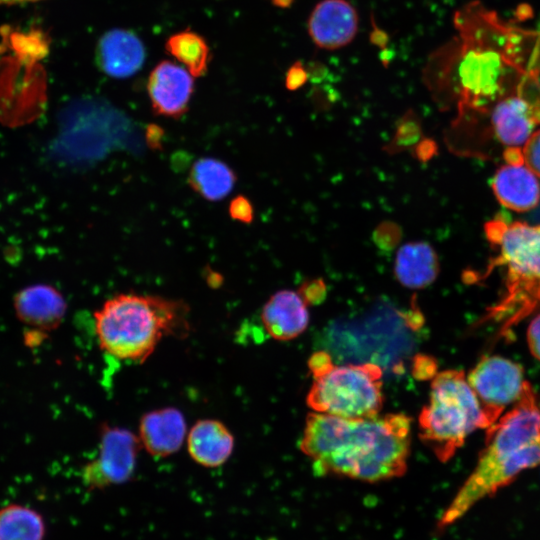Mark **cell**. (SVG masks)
<instances>
[{
  "label": "cell",
  "mask_w": 540,
  "mask_h": 540,
  "mask_svg": "<svg viewBox=\"0 0 540 540\" xmlns=\"http://www.w3.org/2000/svg\"><path fill=\"white\" fill-rule=\"evenodd\" d=\"M484 230L497 251L487 273L496 267L504 269V292L487 309L483 321L501 322L500 336L508 337L512 327L540 304V224L496 217Z\"/></svg>",
  "instance_id": "obj_5"
},
{
  "label": "cell",
  "mask_w": 540,
  "mask_h": 540,
  "mask_svg": "<svg viewBox=\"0 0 540 540\" xmlns=\"http://www.w3.org/2000/svg\"><path fill=\"white\" fill-rule=\"evenodd\" d=\"M185 442L194 462L207 468H216L230 458L235 439L222 421L205 418L190 427Z\"/></svg>",
  "instance_id": "obj_17"
},
{
  "label": "cell",
  "mask_w": 540,
  "mask_h": 540,
  "mask_svg": "<svg viewBox=\"0 0 540 540\" xmlns=\"http://www.w3.org/2000/svg\"><path fill=\"white\" fill-rule=\"evenodd\" d=\"M306 79L307 74L305 70L299 65H294L288 71L286 77V87L289 90H296L304 85Z\"/></svg>",
  "instance_id": "obj_32"
},
{
  "label": "cell",
  "mask_w": 540,
  "mask_h": 540,
  "mask_svg": "<svg viewBox=\"0 0 540 540\" xmlns=\"http://www.w3.org/2000/svg\"><path fill=\"white\" fill-rule=\"evenodd\" d=\"M163 131L158 126H150L147 131L148 144L153 148H158L162 139Z\"/></svg>",
  "instance_id": "obj_34"
},
{
  "label": "cell",
  "mask_w": 540,
  "mask_h": 540,
  "mask_svg": "<svg viewBox=\"0 0 540 540\" xmlns=\"http://www.w3.org/2000/svg\"><path fill=\"white\" fill-rule=\"evenodd\" d=\"M396 280L409 289H424L439 275L440 264L433 246L426 241L407 242L397 253L394 263Z\"/></svg>",
  "instance_id": "obj_19"
},
{
  "label": "cell",
  "mask_w": 540,
  "mask_h": 540,
  "mask_svg": "<svg viewBox=\"0 0 540 540\" xmlns=\"http://www.w3.org/2000/svg\"><path fill=\"white\" fill-rule=\"evenodd\" d=\"M527 342L531 354L540 361V313L532 319L528 326Z\"/></svg>",
  "instance_id": "obj_30"
},
{
  "label": "cell",
  "mask_w": 540,
  "mask_h": 540,
  "mask_svg": "<svg viewBox=\"0 0 540 540\" xmlns=\"http://www.w3.org/2000/svg\"><path fill=\"white\" fill-rule=\"evenodd\" d=\"M141 448L136 434L118 426L103 425L96 456L83 469V480L91 488L124 483L134 473Z\"/></svg>",
  "instance_id": "obj_9"
},
{
  "label": "cell",
  "mask_w": 540,
  "mask_h": 540,
  "mask_svg": "<svg viewBox=\"0 0 540 540\" xmlns=\"http://www.w3.org/2000/svg\"><path fill=\"white\" fill-rule=\"evenodd\" d=\"M42 517L21 505H8L0 509V540H42Z\"/></svg>",
  "instance_id": "obj_22"
},
{
  "label": "cell",
  "mask_w": 540,
  "mask_h": 540,
  "mask_svg": "<svg viewBox=\"0 0 540 540\" xmlns=\"http://www.w3.org/2000/svg\"><path fill=\"white\" fill-rule=\"evenodd\" d=\"M492 130L506 147H520L540 124V106L514 94L500 99L492 107Z\"/></svg>",
  "instance_id": "obj_15"
},
{
  "label": "cell",
  "mask_w": 540,
  "mask_h": 540,
  "mask_svg": "<svg viewBox=\"0 0 540 540\" xmlns=\"http://www.w3.org/2000/svg\"><path fill=\"white\" fill-rule=\"evenodd\" d=\"M418 427L420 440L441 462L452 458L473 431L489 427L462 370H444L432 378Z\"/></svg>",
  "instance_id": "obj_6"
},
{
  "label": "cell",
  "mask_w": 540,
  "mask_h": 540,
  "mask_svg": "<svg viewBox=\"0 0 540 540\" xmlns=\"http://www.w3.org/2000/svg\"><path fill=\"white\" fill-rule=\"evenodd\" d=\"M18 319L29 327L45 333L59 327L67 303L62 293L52 285L38 283L19 290L13 298Z\"/></svg>",
  "instance_id": "obj_14"
},
{
  "label": "cell",
  "mask_w": 540,
  "mask_h": 540,
  "mask_svg": "<svg viewBox=\"0 0 540 540\" xmlns=\"http://www.w3.org/2000/svg\"><path fill=\"white\" fill-rule=\"evenodd\" d=\"M166 51L194 77L208 69L210 50L206 40L190 29L172 34L165 43Z\"/></svg>",
  "instance_id": "obj_21"
},
{
  "label": "cell",
  "mask_w": 540,
  "mask_h": 540,
  "mask_svg": "<svg viewBox=\"0 0 540 540\" xmlns=\"http://www.w3.org/2000/svg\"><path fill=\"white\" fill-rule=\"evenodd\" d=\"M382 369L374 363L334 364L313 377L306 403L313 412L358 419L380 414L384 404Z\"/></svg>",
  "instance_id": "obj_7"
},
{
  "label": "cell",
  "mask_w": 540,
  "mask_h": 540,
  "mask_svg": "<svg viewBox=\"0 0 540 540\" xmlns=\"http://www.w3.org/2000/svg\"><path fill=\"white\" fill-rule=\"evenodd\" d=\"M411 446V418L389 413L349 419L309 413L300 450L316 472L365 482L402 476Z\"/></svg>",
  "instance_id": "obj_2"
},
{
  "label": "cell",
  "mask_w": 540,
  "mask_h": 540,
  "mask_svg": "<svg viewBox=\"0 0 540 540\" xmlns=\"http://www.w3.org/2000/svg\"><path fill=\"white\" fill-rule=\"evenodd\" d=\"M333 365L331 356L323 351L314 353L308 360V366L312 376H317Z\"/></svg>",
  "instance_id": "obj_31"
},
{
  "label": "cell",
  "mask_w": 540,
  "mask_h": 540,
  "mask_svg": "<svg viewBox=\"0 0 540 540\" xmlns=\"http://www.w3.org/2000/svg\"><path fill=\"white\" fill-rule=\"evenodd\" d=\"M491 426L520 398L526 384L523 367L499 355H485L466 376Z\"/></svg>",
  "instance_id": "obj_8"
},
{
  "label": "cell",
  "mask_w": 540,
  "mask_h": 540,
  "mask_svg": "<svg viewBox=\"0 0 540 540\" xmlns=\"http://www.w3.org/2000/svg\"><path fill=\"white\" fill-rule=\"evenodd\" d=\"M411 155L418 161L425 163L431 160L438 152L437 143L428 137H423L411 150Z\"/></svg>",
  "instance_id": "obj_28"
},
{
  "label": "cell",
  "mask_w": 540,
  "mask_h": 540,
  "mask_svg": "<svg viewBox=\"0 0 540 540\" xmlns=\"http://www.w3.org/2000/svg\"><path fill=\"white\" fill-rule=\"evenodd\" d=\"M95 57L103 73L112 78L124 79L142 68L146 50L136 33L124 28H113L99 38Z\"/></svg>",
  "instance_id": "obj_12"
},
{
  "label": "cell",
  "mask_w": 540,
  "mask_h": 540,
  "mask_svg": "<svg viewBox=\"0 0 540 540\" xmlns=\"http://www.w3.org/2000/svg\"><path fill=\"white\" fill-rule=\"evenodd\" d=\"M188 430L183 413L175 407H162L144 413L139 420L141 448L153 457L176 453L186 441Z\"/></svg>",
  "instance_id": "obj_13"
},
{
  "label": "cell",
  "mask_w": 540,
  "mask_h": 540,
  "mask_svg": "<svg viewBox=\"0 0 540 540\" xmlns=\"http://www.w3.org/2000/svg\"><path fill=\"white\" fill-rule=\"evenodd\" d=\"M540 466V402L526 382L513 407L489 426L476 466L441 517L443 529L477 502L509 485L525 469Z\"/></svg>",
  "instance_id": "obj_3"
},
{
  "label": "cell",
  "mask_w": 540,
  "mask_h": 540,
  "mask_svg": "<svg viewBox=\"0 0 540 540\" xmlns=\"http://www.w3.org/2000/svg\"><path fill=\"white\" fill-rule=\"evenodd\" d=\"M188 305L157 295L121 293L94 312V330L102 351L124 362L141 363L167 336H186Z\"/></svg>",
  "instance_id": "obj_4"
},
{
  "label": "cell",
  "mask_w": 540,
  "mask_h": 540,
  "mask_svg": "<svg viewBox=\"0 0 540 540\" xmlns=\"http://www.w3.org/2000/svg\"><path fill=\"white\" fill-rule=\"evenodd\" d=\"M194 76L182 65L160 61L150 72L147 91L154 112L180 118L188 111L194 91Z\"/></svg>",
  "instance_id": "obj_10"
},
{
  "label": "cell",
  "mask_w": 540,
  "mask_h": 540,
  "mask_svg": "<svg viewBox=\"0 0 540 540\" xmlns=\"http://www.w3.org/2000/svg\"><path fill=\"white\" fill-rule=\"evenodd\" d=\"M40 0H0V5H11L25 2H36Z\"/></svg>",
  "instance_id": "obj_35"
},
{
  "label": "cell",
  "mask_w": 540,
  "mask_h": 540,
  "mask_svg": "<svg viewBox=\"0 0 540 540\" xmlns=\"http://www.w3.org/2000/svg\"><path fill=\"white\" fill-rule=\"evenodd\" d=\"M491 187L499 203L516 212L532 210L540 202V183L525 164L501 166L493 176Z\"/></svg>",
  "instance_id": "obj_18"
},
{
  "label": "cell",
  "mask_w": 540,
  "mask_h": 540,
  "mask_svg": "<svg viewBox=\"0 0 540 540\" xmlns=\"http://www.w3.org/2000/svg\"><path fill=\"white\" fill-rule=\"evenodd\" d=\"M297 292L308 306L316 305L324 301L327 286L323 278H313L304 281Z\"/></svg>",
  "instance_id": "obj_25"
},
{
  "label": "cell",
  "mask_w": 540,
  "mask_h": 540,
  "mask_svg": "<svg viewBox=\"0 0 540 540\" xmlns=\"http://www.w3.org/2000/svg\"><path fill=\"white\" fill-rule=\"evenodd\" d=\"M403 237L401 226L392 221H381L372 232V242L382 255L391 254L400 244Z\"/></svg>",
  "instance_id": "obj_24"
},
{
  "label": "cell",
  "mask_w": 540,
  "mask_h": 540,
  "mask_svg": "<svg viewBox=\"0 0 540 540\" xmlns=\"http://www.w3.org/2000/svg\"><path fill=\"white\" fill-rule=\"evenodd\" d=\"M423 137L421 118L413 109H408L396 121L394 134L382 150L388 155L410 151Z\"/></svg>",
  "instance_id": "obj_23"
},
{
  "label": "cell",
  "mask_w": 540,
  "mask_h": 540,
  "mask_svg": "<svg viewBox=\"0 0 540 540\" xmlns=\"http://www.w3.org/2000/svg\"><path fill=\"white\" fill-rule=\"evenodd\" d=\"M229 214L232 219L249 224L253 221L254 209L247 197L238 195L230 202Z\"/></svg>",
  "instance_id": "obj_27"
},
{
  "label": "cell",
  "mask_w": 540,
  "mask_h": 540,
  "mask_svg": "<svg viewBox=\"0 0 540 540\" xmlns=\"http://www.w3.org/2000/svg\"><path fill=\"white\" fill-rule=\"evenodd\" d=\"M358 30V15L347 0H322L310 14L308 32L319 48L335 50L348 45Z\"/></svg>",
  "instance_id": "obj_11"
},
{
  "label": "cell",
  "mask_w": 540,
  "mask_h": 540,
  "mask_svg": "<svg viewBox=\"0 0 540 540\" xmlns=\"http://www.w3.org/2000/svg\"><path fill=\"white\" fill-rule=\"evenodd\" d=\"M503 156L507 164H512V165L524 164L522 148L520 147H515V146L506 147V149L504 150Z\"/></svg>",
  "instance_id": "obj_33"
},
{
  "label": "cell",
  "mask_w": 540,
  "mask_h": 540,
  "mask_svg": "<svg viewBox=\"0 0 540 540\" xmlns=\"http://www.w3.org/2000/svg\"><path fill=\"white\" fill-rule=\"evenodd\" d=\"M456 18L462 42L446 73L452 80L445 83L458 98L461 116L466 110L485 112L518 94L537 34L505 25L477 2Z\"/></svg>",
  "instance_id": "obj_1"
},
{
  "label": "cell",
  "mask_w": 540,
  "mask_h": 540,
  "mask_svg": "<svg viewBox=\"0 0 540 540\" xmlns=\"http://www.w3.org/2000/svg\"><path fill=\"white\" fill-rule=\"evenodd\" d=\"M413 373L416 378L421 380L433 378L437 374L435 360L426 355H418L414 359Z\"/></svg>",
  "instance_id": "obj_29"
},
{
  "label": "cell",
  "mask_w": 540,
  "mask_h": 540,
  "mask_svg": "<svg viewBox=\"0 0 540 540\" xmlns=\"http://www.w3.org/2000/svg\"><path fill=\"white\" fill-rule=\"evenodd\" d=\"M524 164L540 177V129L534 131L522 147Z\"/></svg>",
  "instance_id": "obj_26"
},
{
  "label": "cell",
  "mask_w": 540,
  "mask_h": 540,
  "mask_svg": "<svg viewBox=\"0 0 540 540\" xmlns=\"http://www.w3.org/2000/svg\"><path fill=\"white\" fill-rule=\"evenodd\" d=\"M307 306L297 291L279 290L264 304L261 322L272 338L292 340L302 334L309 324Z\"/></svg>",
  "instance_id": "obj_16"
},
{
  "label": "cell",
  "mask_w": 540,
  "mask_h": 540,
  "mask_svg": "<svg viewBox=\"0 0 540 540\" xmlns=\"http://www.w3.org/2000/svg\"><path fill=\"white\" fill-rule=\"evenodd\" d=\"M235 172L223 161L204 157L198 159L188 174L189 186L208 201L224 199L234 188Z\"/></svg>",
  "instance_id": "obj_20"
}]
</instances>
